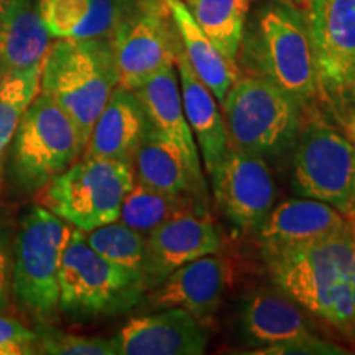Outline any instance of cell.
Segmentation results:
<instances>
[{
  "label": "cell",
  "mask_w": 355,
  "mask_h": 355,
  "mask_svg": "<svg viewBox=\"0 0 355 355\" xmlns=\"http://www.w3.org/2000/svg\"><path fill=\"white\" fill-rule=\"evenodd\" d=\"M50 46L51 35L33 0L0 24V76L42 66Z\"/></svg>",
  "instance_id": "cell-23"
},
{
  "label": "cell",
  "mask_w": 355,
  "mask_h": 355,
  "mask_svg": "<svg viewBox=\"0 0 355 355\" xmlns=\"http://www.w3.org/2000/svg\"><path fill=\"white\" fill-rule=\"evenodd\" d=\"M237 66L245 76L275 84L303 110L322 97L308 20L301 7L266 0L248 12Z\"/></svg>",
  "instance_id": "cell-1"
},
{
  "label": "cell",
  "mask_w": 355,
  "mask_h": 355,
  "mask_svg": "<svg viewBox=\"0 0 355 355\" xmlns=\"http://www.w3.org/2000/svg\"><path fill=\"white\" fill-rule=\"evenodd\" d=\"M165 2L176 25L186 60L196 76L209 87L220 105L229 89L241 76V69L217 50L216 44L193 19L183 0H165Z\"/></svg>",
  "instance_id": "cell-21"
},
{
  "label": "cell",
  "mask_w": 355,
  "mask_h": 355,
  "mask_svg": "<svg viewBox=\"0 0 355 355\" xmlns=\"http://www.w3.org/2000/svg\"><path fill=\"white\" fill-rule=\"evenodd\" d=\"M30 2H33V0H0V24L7 21Z\"/></svg>",
  "instance_id": "cell-34"
},
{
  "label": "cell",
  "mask_w": 355,
  "mask_h": 355,
  "mask_svg": "<svg viewBox=\"0 0 355 355\" xmlns=\"http://www.w3.org/2000/svg\"><path fill=\"white\" fill-rule=\"evenodd\" d=\"M349 217L316 199H286L273 206L257 230L263 259L326 237L343 227Z\"/></svg>",
  "instance_id": "cell-16"
},
{
  "label": "cell",
  "mask_w": 355,
  "mask_h": 355,
  "mask_svg": "<svg viewBox=\"0 0 355 355\" xmlns=\"http://www.w3.org/2000/svg\"><path fill=\"white\" fill-rule=\"evenodd\" d=\"M229 148L278 158L293 150L303 107L286 92L255 76H239L220 104Z\"/></svg>",
  "instance_id": "cell-4"
},
{
  "label": "cell",
  "mask_w": 355,
  "mask_h": 355,
  "mask_svg": "<svg viewBox=\"0 0 355 355\" xmlns=\"http://www.w3.org/2000/svg\"><path fill=\"white\" fill-rule=\"evenodd\" d=\"M216 202L242 232H257L273 209L277 186L265 158L229 148L211 175Z\"/></svg>",
  "instance_id": "cell-12"
},
{
  "label": "cell",
  "mask_w": 355,
  "mask_h": 355,
  "mask_svg": "<svg viewBox=\"0 0 355 355\" xmlns=\"http://www.w3.org/2000/svg\"><path fill=\"white\" fill-rule=\"evenodd\" d=\"M121 355H201L209 331L193 314L180 308L132 318L114 337Z\"/></svg>",
  "instance_id": "cell-14"
},
{
  "label": "cell",
  "mask_w": 355,
  "mask_h": 355,
  "mask_svg": "<svg viewBox=\"0 0 355 355\" xmlns=\"http://www.w3.org/2000/svg\"><path fill=\"white\" fill-rule=\"evenodd\" d=\"M350 216L355 217V152H354V181H352V212Z\"/></svg>",
  "instance_id": "cell-36"
},
{
  "label": "cell",
  "mask_w": 355,
  "mask_h": 355,
  "mask_svg": "<svg viewBox=\"0 0 355 355\" xmlns=\"http://www.w3.org/2000/svg\"><path fill=\"white\" fill-rule=\"evenodd\" d=\"M37 8L51 38H73L91 10V0H37Z\"/></svg>",
  "instance_id": "cell-29"
},
{
  "label": "cell",
  "mask_w": 355,
  "mask_h": 355,
  "mask_svg": "<svg viewBox=\"0 0 355 355\" xmlns=\"http://www.w3.org/2000/svg\"><path fill=\"white\" fill-rule=\"evenodd\" d=\"M349 285H350V293H352V301H354V309H355V259L349 270Z\"/></svg>",
  "instance_id": "cell-35"
},
{
  "label": "cell",
  "mask_w": 355,
  "mask_h": 355,
  "mask_svg": "<svg viewBox=\"0 0 355 355\" xmlns=\"http://www.w3.org/2000/svg\"><path fill=\"white\" fill-rule=\"evenodd\" d=\"M38 354V332L19 319L0 314V355Z\"/></svg>",
  "instance_id": "cell-30"
},
{
  "label": "cell",
  "mask_w": 355,
  "mask_h": 355,
  "mask_svg": "<svg viewBox=\"0 0 355 355\" xmlns=\"http://www.w3.org/2000/svg\"><path fill=\"white\" fill-rule=\"evenodd\" d=\"M42 66L0 76V181L21 114L40 92Z\"/></svg>",
  "instance_id": "cell-26"
},
{
  "label": "cell",
  "mask_w": 355,
  "mask_h": 355,
  "mask_svg": "<svg viewBox=\"0 0 355 355\" xmlns=\"http://www.w3.org/2000/svg\"><path fill=\"white\" fill-rule=\"evenodd\" d=\"M86 150L76 123L50 96L38 92L8 150V175L21 191L35 193L76 163Z\"/></svg>",
  "instance_id": "cell-7"
},
{
  "label": "cell",
  "mask_w": 355,
  "mask_h": 355,
  "mask_svg": "<svg viewBox=\"0 0 355 355\" xmlns=\"http://www.w3.org/2000/svg\"><path fill=\"white\" fill-rule=\"evenodd\" d=\"M250 354L260 355H336L345 354L339 345L327 343L319 337L309 334L298 337V339L283 340L272 345H265L263 350H254Z\"/></svg>",
  "instance_id": "cell-31"
},
{
  "label": "cell",
  "mask_w": 355,
  "mask_h": 355,
  "mask_svg": "<svg viewBox=\"0 0 355 355\" xmlns=\"http://www.w3.org/2000/svg\"><path fill=\"white\" fill-rule=\"evenodd\" d=\"M150 125L148 114L135 91L117 86L92 127L84 155L122 159L132 165Z\"/></svg>",
  "instance_id": "cell-18"
},
{
  "label": "cell",
  "mask_w": 355,
  "mask_h": 355,
  "mask_svg": "<svg viewBox=\"0 0 355 355\" xmlns=\"http://www.w3.org/2000/svg\"><path fill=\"white\" fill-rule=\"evenodd\" d=\"M279 2L291 3V6H296V7H303V6H308L309 0H279Z\"/></svg>",
  "instance_id": "cell-37"
},
{
  "label": "cell",
  "mask_w": 355,
  "mask_h": 355,
  "mask_svg": "<svg viewBox=\"0 0 355 355\" xmlns=\"http://www.w3.org/2000/svg\"><path fill=\"white\" fill-rule=\"evenodd\" d=\"M13 234L6 217L0 214V311L10 304L12 298Z\"/></svg>",
  "instance_id": "cell-32"
},
{
  "label": "cell",
  "mask_w": 355,
  "mask_h": 355,
  "mask_svg": "<svg viewBox=\"0 0 355 355\" xmlns=\"http://www.w3.org/2000/svg\"><path fill=\"white\" fill-rule=\"evenodd\" d=\"M135 183L128 162L87 157L40 189V204L74 229L92 230L119 220L123 198Z\"/></svg>",
  "instance_id": "cell-8"
},
{
  "label": "cell",
  "mask_w": 355,
  "mask_h": 355,
  "mask_svg": "<svg viewBox=\"0 0 355 355\" xmlns=\"http://www.w3.org/2000/svg\"><path fill=\"white\" fill-rule=\"evenodd\" d=\"M38 354L53 355H115L114 339L66 334L43 324L38 331Z\"/></svg>",
  "instance_id": "cell-28"
},
{
  "label": "cell",
  "mask_w": 355,
  "mask_h": 355,
  "mask_svg": "<svg viewBox=\"0 0 355 355\" xmlns=\"http://www.w3.org/2000/svg\"><path fill=\"white\" fill-rule=\"evenodd\" d=\"M232 279V265L220 252L191 260L168 275L150 295L155 308H180L206 321L219 309Z\"/></svg>",
  "instance_id": "cell-15"
},
{
  "label": "cell",
  "mask_w": 355,
  "mask_h": 355,
  "mask_svg": "<svg viewBox=\"0 0 355 355\" xmlns=\"http://www.w3.org/2000/svg\"><path fill=\"white\" fill-rule=\"evenodd\" d=\"M243 339L252 345H272L309 336L311 322L301 306L283 291L252 295L241 316Z\"/></svg>",
  "instance_id": "cell-20"
},
{
  "label": "cell",
  "mask_w": 355,
  "mask_h": 355,
  "mask_svg": "<svg viewBox=\"0 0 355 355\" xmlns=\"http://www.w3.org/2000/svg\"><path fill=\"white\" fill-rule=\"evenodd\" d=\"M306 7L322 97L334 107L355 92V0H309Z\"/></svg>",
  "instance_id": "cell-11"
},
{
  "label": "cell",
  "mask_w": 355,
  "mask_h": 355,
  "mask_svg": "<svg viewBox=\"0 0 355 355\" xmlns=\"http://www.w3.org/2000/svg\"><path fill=\"white\" fill-rule=\"evenodd\" d=\"M332 109H334L337 119L343 125L344 135L355 145V92L345 97L343 102H339Z\"/></svg>",
  "instance_id": "cell-33"
},
{
  "label": "cell",
  "mask_w": 355,
  "mask_h": 355,
  "mask_svg": "<svg viewBox=\"0 0 355 355\" xmlns=\"http://www.w3.org/2000/svg\"><path fill=\"white\" fill-rule=\"evenodd\" d=\"M73 229L43 206L21 216L13 237L12 296L24 318L50 324L60 313V268Z\"/></svg>",
  "instance_id": "cell-3"
},
{
  "label": "cell",
  "mask_w": 355,
  "mask_h": 355,
  "mask_svg": "<svg viewBox=\"0 0 355 355\" xmlns=\"http://www.w3.org/2000/svg\"><path fill=\"white\" fill-rule=\"evenodd\" d=\"M114 48L119 86L139 89L166 66L181 48L176 25L165 0H132L115 26Z\"/></svg>",
  "instance_id": "cell-10"
},
{
  "label": "cell",
  "mask_w": 355,
  "mask_h": 355,
  "mask_svg": "<svg viewBox=\"0 0 355 355\" xmlns=\"http://www.w3.org/2000/svg\"><path fill=\"white\" fill-rule=\"evenodd\" d=\"M144 273L112 263L73 229L60 268V311L73 319L114 316L139 304L148 291Z\"/></svg>",
  "instance_id": "cell-6"
},
{
  "label": "cell",
  "mask_w": 355,
  "mask_h": 355,
  "mask_svg": "<svg viewBox=\"0 0 355 355\" xmlns=\"http://www.w3.org/2000/svg\"><path fill=\"white\" fill-rule=\"evenodd\" d=\"M87 245L112 263L127 266L141 273L145 260V235L122 224L110 222L83 232Z\"/></svg>",
  "instance_id": "cell-27"
},
{
  "label": "cell",
  "mask_w": 355,
  "mask_h": 355,
  "mask_svg": "<svg viewBox=\"0 0 355 355\" xmlns=\"http://www.w3.org/2000/svg\"><path fill=\"white\" fill-rule=\"evenodd\" d=\"M132 168L135 180L153 189L163 193H194L202 199L206 196V191L199 188L189 175L180 148L153 125L146 130L133 155Z\"/></svg>",
  "instance_id": "cell-22"
},
{
  "label": "cell",
  "mask_w": 355,
  "mask_h": 355,
  "mask_svg": "<svg viewBox=\"0 0 355 355\" xmlns=\"http://www.w3.org/2000/svg\"><path fill=\"white\" fill-rule=\"evenodd\" d=\"M188 10L230 63L237 64L250 0H183Z\"/></svg>",
  "instance_id": "cell-25"
},
{
  "label": "cell",
  "mask_w": 355,
  "mask_h": 355,
  "mask_svg": "<svg viewBox=\"0 0 355 355\" xmlns=\"http://www.w3.org/2000/svg\"><path fill=\"white\" fill-rule=\"evenodd\" d=\"M355 259V217L314 242L266 257L275 285L301 308L329 321Z\"/></svg>",
  "instance_id": "cell-5"
},
{
  "label": "cell",
  "mask_w": 355,
  "mask_h": 355,
  "mask_svg": "<svg viewBox=\"0 0 355 355\" xmlns=\"http://www.w3.org/2000/svg\"><path fill=\"white\" fill-rule=\"evenodd\" d=\"M135 94L144 104L150 122L168 137L183 155L186 168L202 191H206L199 148L186 119L183 101H181L180 79H178L176 66H166L159 73L148 79L144 86L135 89Z\"/></svg>",
  "instance_id": "cell-17"
},
{
  "label": "cell",
  "mask_w": 355,
  "mask_h": 355,
  "mask_svg": "<svg viewBox=\"0 0 355 355\" xmlns=\"http://www.w3.org/2000/svg\"><path fill=\"white\" fill-rule=\"evenodd\" d=\"M219 229L209 214L181 216L145 235L144 277L148 288H155L176 268L199 257L220 252Z\"/></svg>",
  "instance_id": "cell-13"
},
{
  "label": "cell",
  "mask_w": 355,
  "mask_h": 355,
  "mask_svg": "<svg viewBox=\"0 0 355 355\" xmlns=\"http://www.w3.org/2000/svg\"><path fill=\"white\" fill-rule=\"evenodd\" d=\"M175 66L178 79H180L181 101H183L186 119L196 139L204 168L211 176L229 152L224 115L209 87L196 76V73L189 66L183 46L178 51Z\"/></svg>",
  "instance_id": "cell-19"
},
{
  "label": "cell",
  "mask_w": 355,
  "mask_h": 355,
  "mask_svg": "<svg viewBox=\"0 0 355 355\" xmlns=\"http://www.w3.org/2000/svg\"><path fill=\"white\" fill-rule=\"evenodd\" d=\"M206 211L204 199L194 193H163L135 180L123 198L119 220L137 232L148 235L178 217Z\"/></svg>",
  "instance_id": "cell-24"
},
{
  "label": "cell",
  "mask_w": 355,
  "mask_h": 355,
  "mask_svg": "<svg viewBox=\"0 0 355 355\" xmlns=\"http://www.w3.org/2000/svg\"><path fill=\"white\" fill-rule=\"evenodd\" d=\"M119 86L110 38H58L43 61L40 92H44L76 123L83 140Z\"/></svg>",
  "instance_id": "cell-2"
},
{
  "label": "cell",
  "mask_w": 355,
  "mask_h": 355,
  "mask_svg": "<svg viewBox=\"0 0 355 355\" xmlns=\"http://www.w3.org/2000/svg\"><path fill=\"white\" fill-rule=\"evenodd\" d=\"M293 152V184L298 194L350 216L355 145L344 132L313 117L301 122Z\"/></svg>",
  "instance_id": "cell-9"
}]
</instances>
